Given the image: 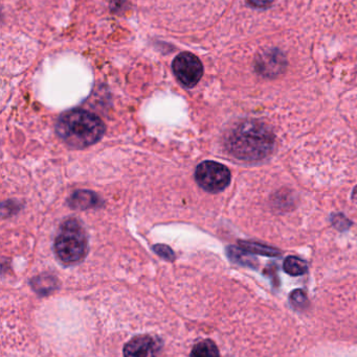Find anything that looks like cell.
I'll use <instances>...</instances> for the list:
<instances>
[{"label":"cell","instance_id":"6da1fadb","mask_svg":"<svg viewBox=\"0 0 357 357\" xmlns=\"http://www.w3.org/2000/svg\"><path fill=\"white\" fill-rule=\"evenodd\" d=\"M274 146L272 132L260 123L245 121L237 126L226 138V148L241 160L255 161L270 154Z\"/></svg>","mask_w":357,"mask_h":357},{"label":"cell","instance_id":"7a4b0ae2","mask_svg":"<svg viewBox=\"0 0 357 357\" xmlns=\"http://www.w3.org/2000/svg\"><path fill=\"white\" fill-rule=\"evenodd\" d=\"M56 131L59 137L75 149L96 144L105 133V125L100 117L82 109L67 111L59 117Z\"/></svg>","mask_w":357,"mask_h":357},{"label":"cell","instance_id":"3957f363","mask_svg":"<svg viewBox=\"0 0 357 357\" xmlns=\"http://www.w3.org/2000/svg\"><path fill=\"white\" fill-rule=\"evenodd\" d=\"M54 250L57 257L66 264H77L85 258L87 235L78 220H69L61 226L54 239Z\"/></svg>","mask_w":357,"mask_h":357},{"label":"cell","instance_id":"277c9868","mask_svg":"<svg viewBox=\"0 0 357 357\" xmlns=\"http://www.w3.org/2000/svg\"><path fill=\"white\" fill-rule=\"evenodd\" d=\"M195 178L209 192H220L231 183V172L221 163L205 161L197 167Z\"/></svg>","mask_w":357,"mask_h":357},{"label":"cell","instance_id":"5b68a950","mask_svg":"<svg viewBox=\"0 0 357 357\" xmlns=\"http://www.w3.org/2000/svg\"><path fill=\"white\" fill-rule=\"evenodd\" d=\"M174 75L184 87L192 88L201 81L203 66L201 60L190 52H182L174 59L172 64Z\"/></svg>","mask_w":357,"mask_h":357},{"label":"cell","instance_id":"8992f818","mask_svg":"<svg viewBox=\"0 0 357 357\" xmlns=\"http://www.w3.org/2000/svg\"><path fill=\"white\" fill-rule=\"evenodd\" d=\"M159 340L151 335H138L132 339L124 349L125 357H157L159 354Z\"/></svg>","mask_w":357,"mask_h":357},{"label":"cell","instance_id":"52a82bcc","mask_svg":"<svg viewBox=\"0 0 357 357\" xmlns=\"http://www.w3.org/2000/svg\"><path fill=\"white\" fill-rule=\"evenodd\" d=\"M283 66H284L283 56H281L280 52H274V50L264 54L257 63L258 70L262 75H268V77L280 73Z\"/></svg>","mask_w":357,"mask_h":357},{"label":"cell","instance_id":"ba28073f","mask_svg":"<svg viewBox=\"0 0 357 357\" xmlns=\"http://www.w3.org/2000/svg\"><path fill=\"white\" fill-rule=\"evenodd\" d=\"M96 201H98V197L94 193L88 192V191H79L71 197L69 203L73 208L86 209V208L94 207Z\"/></svg>","mask_w":357,"mask_h":357},{"label":"cell","instance_id":"9c48e42d","mask_svg":"<svg viewBox=\"0 0 357 357\" xmlns=\"http://www.w3.org/2000/svg\"><path fill=\"white\" fill-rule=\"evenodd\" d=\"M191 357H219V351L214 342L205 340L195 345L191 352Z\"/></svg>","mask_w":357,"mask_h":357},{"label":"cell","instance_id":"30bf717a","mask_svg":"<svg viewBox=\"0 0 357 357\" xmlns=\"http://www.w3.org/2000/svg\"><path fill=\"white\" fill-rule=\"evenodd\" d=\"M285 272L291 276H302L307 272V264L304 260L296 257V256H291L285 259L284 264H283Z\"/></svg>","mask_w":357,"mask_h":357},{"label":"cell","instance_id":"8fae6325","mask_svg":"<svg viewBox=\"0 0 357 357\" xmlns=\"http://www.w3.org/2000/svg\"><path fill=\"white\" fill-rule=\"evenodd\" d=\"M241 248L247 253L259 254V255L270 256V257L279 255L278 250L272 249V248L268 247V245H259V243L242 241Z\"/></svg>","mask_w":357,"mask_h":357},{"label":"cell","instance_id":"7c38bea8","mask_svg":"<svg viewBox=\"0 0 357 357\" xmlns=\"http://www.w3.org/2000/svg\"><path fill=\"white\" fill-rule=\"evenodd\" d=\"M154 251L159 254L161 257L165 258L167 260H173L174 259V254L172 252V250L170 248L166 247L163 245H157L154 247Z\"/></svg>","mask_w":357,"mask_h":357},{"label":"cell","instance_id":"4fadbf2b","mask_svg":"<svg viewBox=\"0 0 357 357\" xmlns=\"http://www.w3.org/2000/svg\"><path fill=\"white\" fill-rule=\"evenodd\" d=\"M247 2L254 8H268L274 2V0H247Z\"/></svg>","mask_w":357,"mask_h":357},{"label":"cell","instance_id":"5bb4252c","mask_svg":"<svg viewBox=\"0 0 357 357\" xmlns=\"http://www.w3.org/2000/svg\"><path fill=\"white\" fill-rule=\"evenodd\" d=\"M291 300H293V303H298L299 305L300 303H304L306 300L305 295L302 293V291H296L295 293L291 295Z\"/></svg>","mask_w":357,"mask_h":357},{"label":"cell","instance_id":"9a60e30c","mask_svg":"<svg viewBox=\"0 0 357 357\" xmlns=\"http://www.w3.org/2000/svg\"><path fill=\"white\" fill-rule=\"evenodd\" d=\"M354 199L357 203V186L356 187V188H354Z\"/></svg>","mask_w":357,"mask_h":357}]
</instances>
